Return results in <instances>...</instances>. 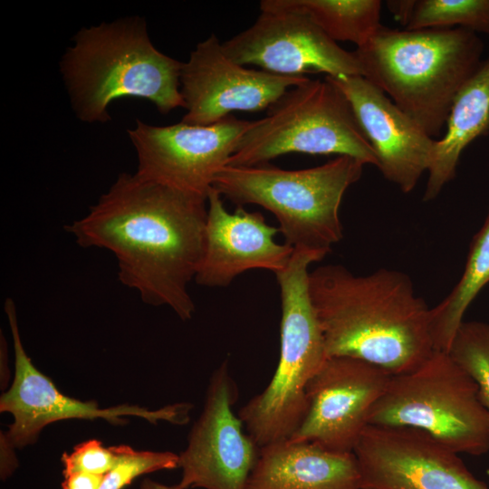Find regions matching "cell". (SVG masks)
<instances>
[{
	"label": "cell",
	"instance_id": "1",
	"mask_svg": "<svg viewBox=\"0 0 489 489\" xmlns=\"http://www.w3.org/2000/svg\"><path fill=\"white\" fill-rule=\"evenodd\" d=\"M207 197L121 173L82 218L65 225L84 248L115 256L119 281L182 321L196 311L188 285L205 248Z\"/></svg>",
	"mask_w": 489,
	"mask_h": 489
},
{
	"label": "cell",
	"instance_id": "2",
	"mask_svg": "<svg viewBox=\"0 0 489 489\" xmlns=\"http://www.w3.org/2000/svg\"><path fill=\"white\" fill-rule=\"evenodd\" d=\"M309 292L327 357L359 359L398 375L435 350L430 308L402 272L380 268L356 275L341 264H326L309 273Z\"/></svg>",
	"mask_w": 489,
	"mask_h": 489
},
{
	"label": "cell",
	"instance_id": "3",
	"mask_svg": "<svg viewBox=\"0 0 489 489\" xmlns=\"http://www.w3.org/2000/svg\"><path fill=\"white\" fill-rule=\"evenodd\" d=\"M483 53L480 36L461 27L384 25L354 51L362 76L434 139L442 137L454 100L481 64Z\"/></svg>",
	"mask_w": 489,
	"mask_h": 489
},
{
	"label": "cell",
	"instance_id": "4",
	"mask_svg": "<svg viewBox=\"0 0 489 489\" xmlns=\"http://www.w3.org/2000/svg\"><path fill=\"white\" fill-rule=\"evenodd\" d=\"M182 66L153 45L138 16L82 28L60 62L72 109L90 123L109 120L110 103L121 98L149 101L164 114L184 108Z\"/></svg>",
	"mask_w": 489,
	"mask_h": 489
},
{
	"label": "cell",
	"instance_id": "5",
	"mask_svg": "<svg viewBox=\"0 0 489 489\" xmlns=\"http://www.w3.org/2000/svg\"><path fill=\"white\" fill-rule=\"evenodd\" d=\"M365 164L350 156L304 169L269 163L225 166L214 187L237 206L258 205L274 215L285 244L324 254L343 236L340 207L346 190L361 177Z\"/></svg>",
	"mask_w": 489,
	"mask_h": 489
},
{
	"label": "cell",
	"instance_id": "6",
	"mask_svg": "<svg viewBox=\"0 0 489 489\" xmlns=\"http://www.w3.org/2000/svg\"><path fill=\"white\" fill-rule=\"evenodd\" d=\"M325 256L294 249L275 273L282 306L278 365L268 386L238 412L258 447L289 439L299 428L308 410L307 386L328 358L309 292V266Z\"/></svg>",
	"mask_w": 489,
	"mask_h": 489
},
{
	"label": "cell",
	"instance_id": "7",
	"mask_svg": "<svg viewBox=\"0 0 489 489\" xmlns=\"http://www.w3.org/2000/svg\"><path fill=\"white\" fill-rule=\"evenodd\" d=\"M369 425L422 430L458 454L489 451V417L473 378L446 351L392 375Z\"/></svg>",
	"mask_w": 489,
	"mask_h": 489
},
{
	"label": "cell",
	"instance_id": "8",
	"mask_svg": "<svg viewBox=\"0 0 489 489\" xmlns=\"http://www.w3.org/2000/svg\"><path fill=\"white\" fill-rule=\"evenodd\" d=\"M350 156L378 167L377 156L344 93L325 76L289 89L254 120L226 166L269 163L284 154Z\"/></svg>",
	"mask_w": 489,
	"mask_h": 489
},
{
	"label": "cell",
	"instance_id": "9",
	"mask_svg": "<svg viewBox=\"0 0 489 489\" xmlns=\"http://www.w3.org/2000/svg\"><path fill=\"white\" fill-rule=\"evenodd\" d=\"M4 309L13 339L14 376L9 389L0 398V411L10 413L14 418L8 430L1 435L2 479L7 478L17 466L11 451L36 442L41 431L53 422L102 418L113 425H124L127 423L125 417H142L153 424L167 421L184 425L188 422L192 408L189 403L168 405L157 410L128 404L102 408L94 401H82L62 394L27 355L12 298L5 299Z\"/></svg>",
	"mask_w": 489,
	"mask_h": 489
},
{
	"label": "cell",
	"instance_id": "10",
	"mask_svg": "<svg viewBox=\"0 0 489 489\" xmlns=\"http://www.w3.org/2000/svg\"><path fill=\"white\" fill-rule=\"evenodd\" d=\"M253 121L230 115L210 125L183 121L153 126L137 120L129 136L138 157L137 174L207 197L218 172Z\"/></svg>",
	"mask_w": 489,
	"mask_h": 489
},
{
	"label": "cell",
	"instance_id": "11",
	"mask_svg": "<svg viewBox=\"0 0 489 489\" xmlns=\"http://www.w3.org/2000/svg\"><path fill=\"white\" fill-rule=\"evenodd\" d=\"M237 398L225 360L211 376L203 410L178 455L181 489H245L259 447L233 411Z\"/></svg>",
	"mask_w": 489,
	"mask_h": 489
},
{
	"label": "cell",
	"instance_id": "12",
	"mask_svg": "<svg viewBox=\"0 0 489 489\" xmlns=\"http://www.w3.org/2000/svg\"><path fill=\"white\" fill-rule=\"evenodd\" d=\"M353 453L361 489H489L458 453L417 428L369 425Z\"/></svg>",
	"mask_w": 489,
	"mask_h": 489
},
{
	"label": "cell",
	"instance_id": "13",
	"mask_svg": "<svg viewBox=\"0 0 489 489\" xmlns=\"http://www.w3.org/2000/svg\"><path fill=\"white\" fill-rule=\"evenodd\" d=\"M391 377L359 359L328 357L307 386L308 410L289 440L353 453Z\"/></svg>",
	"mask_w": 489,
	"mask_h": 489
},
{
	"label": "cell",
	"instance_id": "14",
	"mask_svg": "<svg viewBox=\"0 0 489 489\" xmlns=\"http://www.w3.org/2000/svg\"><path fill=\"white\" fill-rule=\"evenodd\" d=\"M307 79L247 69L228 57L212 34L183 62L180 92L187 112L181 121L210 125L234 111L269 109L289 89Z\"/></svg>",
	"mask_w": 489,
	"mask_h": 489
},
{
	"label": "cell",
	"instance_id": "15",
	"mask_svg": "<svg viewBox=\"0 0 489 489\" xmlns=\"http://www.w3.org/2000/svg\"><path fill=\"white\" fill-rule=\"evenodd\" d=\"M222 47L235 62L274 74L362 76L354 52L341 48L309 17L298 13L261 11L253 25L224 42Z\"/></svg>",
	"mask_w": 489,
	"mask_h": 489
},
{
	"label": "cell",
	"instance_id": "16",
	"mask_svg": "<svg viewBox=\"0 0 489 489\" xmlns=\"http://www.w3.org/2000/svg\"><path fill=\"white\" fill-rule=\"evenodd\" d=\"M326 77L350 101L383 177L403 193L411 192L427 172L436 139L365 77Z\"/></svg>",
	"mask_w": 489,
	"mask_h": 489
},
{
	"label": "cell",
	"instance_id": "17",
	"mask_svg": "<svg viewBox=\"0 0 489 489\" xmlns=\"http://www.w3.org/2000/svg\"><path fill=\"white\" fill-rule=\"evenodd\" d=\"M278 233L260 212L243 206L228 212L213 187L207 194L205 248L195 282L205 287H227L248 270L264 269L274 274L283 270L294 249L276 242Z\"/></svg>",
	"mask_w": 489,
	"mask_h": 489
},
{
	"label": "cell",
	"instance_id": "18",
	"mask_svg": "<svg viewBox=\"0 0 489 489\" xmlns=\"http://www.w3.org/2000/svg\"><path fill=\"white\" fill-rule=\"evenodd\" d=\"M245 489H361L354 453L289 439L259 447Z\"/></svg>",
	"mask_w": 489,
	"mask_h": 489
},
{
	"label": "cell",
	"instance_id": "19",
	"mask_svg": "<svg viewBox=\"0 0 489 489\" xmlns=\"http://www.w3.org/2000/svg\"><path fill=\"white\" fill-rule=\"evenodd\" d=\"M489 132V56L454 100L442 137L436 139L424 201L435 199L455 177L461 154L475 139Z\"/></svg>",
	"mask_w": 489,
	"mask_h": 489
},
{
	"label": "cell",
	"instance_id": "20",
	"mask_svg": "<svg viewBox=\"0 0 489 489\" xmlns=\"http://www.w3.org/2000/svg\"><path fill=\"white\" fill-rule=\"evenodd\" d=\"M379 0H262L261 11L298 13L309 17L334 42L364 45L382 26Z\"/></svg>",
	"mask_w": 489,
	"mask_h": 489
},
{
	"label": "cell",
	"instance_id": "21",
	"mask_svg": "<svg viewBox=\"0 0 489 489\" xmlns=\"http://www.w3.org/2000/svg\"><path fill=\"white\" fill-rule=\"evenodd\" d=\"M489 283V210L474 235L462 276L452 291L430 309L429 328L435 350L449 351L464 315Z\"/></svg>",
	"mask_w": 489,
	"mask_h": 489
},
{
	"label": "cell",
	"instance_id": "22",
	"mask_svg": "<svg viewBox=\"0 0 489 489\" xmlns=\"http://www.w3.org/2000/svg\"><path fill=\"white\" fill-rule=\"evenodd\" d=\"M407 30L461 27L489 34V0H411Z\"/></svg>",
	"mask_w": 489,
	"mask_h": 489
},
{
	"label": "cell",
	"instance_id": "23",
	"mask_svg": "<svg viewBox=\"0 0 489 489\" xmlns=\"http://www.w3.org/2000/svg\"><path fill=\"white\" fill-rule=\"evenodd\" d=\"M448 353L476 383L489 417V323L463 321Z\"/></svg>",
	"mask_w": 489,
	"mask_h": 489
},
{
	"label": "cell",
	"instance_id": "24",
	"mask_svg": "<svg viewBox=\"0 0 489 489\" xmlns=\"http://www.w3.org/2000/svg\"><path fill=\"white\" fill-rule=\"evenodd\" d=\"M178 461V455L172 452L139 451L122 445L120 460L104 475L99 489H123L140 475L177 468Z\"/></svg>",
	"mask_w": 489,
	"mask_h": 489
},
{
	"label": "cell",
	"instance_id": "25",
	"mask_svg": "<svg viewBox=\"0 0 489 489\" xmlns=\"http://www.w3.org/2000/svg\"><path fill=\"white\" fill-rule=\"evenodd\" d=\"M120 455L121 446L105 447L100 440L90 439L77 445L72 452L62 454V474L83 472L105 475L117 465Z\"/></svg>",
	"mask_w": 489,
	"mask_h": 489
},
{
	"label": "cell",
	"instance_id": "26",
	"mask_svg": "<svg viewBox=\"0 0 489 489\" xmlns=\"http://www.w3.org/2000/svg\"><path fill=\"white\" fill-rule=\"evenodd\" d=\"M63 476L62 489H99L104 477L83 472L70 473Z\"/></svg>",
	"mask_w": 489,
	"mask_h": 489
},
{
	"label": "cell",
	"instance_id": "27",
	"mask_svg": "<svg viewBox=\"0 0 489 489\" xmlns=\"http://www.w3.org/2000/svg\"><path fill=\"white\" fill-rule=\"evenodd\" d=\"M139 489H181L178 484L174 485L164 484L151 479H144Z\"/></svg>",
	"mask_w": 489,
	"mask_h": 489
}]
</instances>
